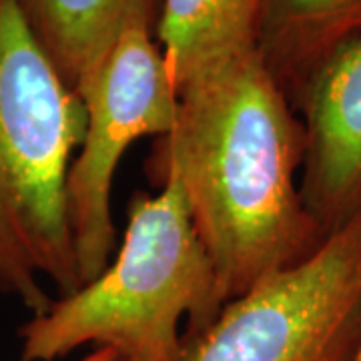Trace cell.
<instances>
[{"label": "cell", "instance_id": "cell-2", "mask_svg": "<svg viewBox=\"0 0 361 361\" xmlns=\"http://www.w3.org/2000/svg\"><path fill=\"white\" fill-rule=\"evenodd\" d=\"M159 193L130 197L121 249L80 289L59 295L18 329L20 361H56L92 345L121 361H185V349L225 307L217 273L185 193L167 171Z\"/></svg>", "mask_w": 361, "mask_h": 361}, {"label": "cell", "instance_id": "cell-11", "mask_svg": "<svg viewBox=\"0 0 361 361\" xmlns=\"http://www.w3.org/2000/svg\"><path fill=\"white\" fill-rule=\"evenodd\" d=\"M351 361H361V336L360 341H357V348H355V353H353V360Z\"/></svg>", "mask_w": 361, "mask_h": 361}, {"label": "cell", "instance_id": "cell-3", "mask_svg": "<svg viewBox=\"0 0 361 361\" xmlns=\"http://www.w3.org/2000/svg\"><path fill=\"white\" fill-rule=\"evenodd\" d=\"M85 106L35 39L18 0H0V293L30 315L49 287H82L66 213V175Z\"/></svg>", "mask_w": 361, "mask_h": 361}, {"label": "cell", "instance_id": "cell-1", "mask_svg": "<svg viewBox=\"0 0 361 361\" xmlns=\"http://www.w3.org/2000/svg\"><path fill=\"white\" fill-rule=\"evenodd\" d=\"M177 97L175 127L153 142L147 175L177 177L227 305L325 241L299 195L305 127L257 49Z\"/></svg>", "mask_w": 361, "mask_h": 361}, {"label": "cell", "instance_id": "cell-7", "mask_svg": "<svg viewBox=\"0 0 361 361\" xmlns=\"http://www.w3.org/2000/svg\"><path fill=\"white\" fill-rule=\"evenodd\" d=\"M361 37V0H267L257 52L297 111L322 66Z\"/></svg>", "mask_w": 361, "mask_h": 361}, {"label": "cell", "instance_id": "cell-9", "mask_svg": "<svg viewBox=\"0 0 361 361\" xmlns=\"http://www.w3.org/2000/svg\"><path fill=\"white\" fill-rule=\"evenodd\" d=\"M18 6L73 90L127 26H157L161 13V0H18Z\"/></svg>", "mask_w": 361, "mask_h": 361}, {"label": "cell", "instance_id": "cell-5", "mask_svg": "<svg viewBox=\"0 0 361 361\" xmlns=\"http://www.w3.org/2000/svg\"><path fill=\"white\" fill-rule=\"evenodd\" d=\"M361 336V211L310 259L229 301L185 361H351Z\"/></svg>", "mask_w": 361, "mask_h": 361}, {"label": "cell", "instance_id": "cell-6", "mask_svg": "<svg viewBox=\"0 0 361 361\" xmlns=\"http://www.w3.org/2000/svg\"><path fill=\"white\" fill-rule=\"evenodd\" d=\"M297 115L305 127L299 195L327 239L361 211V37L322 66Z\"/></svg>", "mask_w": 361, "mask_h": 361}, {"label": "cell", "instance_id": "cell-10", "mask_svg": "<svg viewBox=\"0 0 361 361\" xmlns=\"http://www.w3.org/2000/svg\"><path fill=\"white\" fill-rule=\"evenodd\" d=\"M78 361H121V357L111 348H94L89 355L80 357Z\"/></svg>", "mask_w": 361, "mask_h": 361}, {"label": "cell", "instance_id": "cell-8", "mask_svg": "<svg viewBox=\"0 0 361 361\" xmlns=\"http://www.w3.org/2000/svg\"><path fill=\"white\" fill-rule=\"evenodd\" d=\"M265 4L267 0H161L155 39L177 94L257 49Z\"/></svg>", "mask_w": 361, "mask_h": 361}, {"label": "cell", "instance_id": "cell-4", "mask_svg": "<svg viewBox=\"0 0 361 361\" xmlns=\"http://www.w3.org/2000/svg\"><path fill=\"white\" fill-rule=\"evenodd\" d=\"M85 135L66 175V213L82 285L99 277L116 249L113 183L133 142L169 135L179 111L155 26L133 23L78 80Z\"/></svg>", "mask_w": 361, "mask_h": 361}]
</instances>
